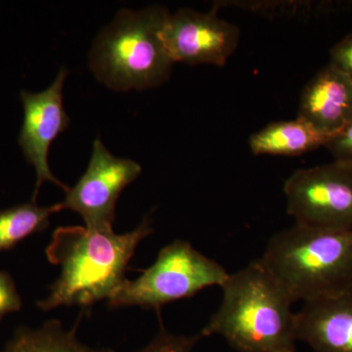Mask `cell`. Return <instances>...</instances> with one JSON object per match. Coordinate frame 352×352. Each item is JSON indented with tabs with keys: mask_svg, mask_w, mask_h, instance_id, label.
<instances>
[{
	"mask_svg": "<svg viewBox=\"0 0 352 352\" xmlns=\"http://www.w3.org/2000/svg\"><path fill=\"white\" fill-rule=\"evenodd\" d=\"M146 217L138 228L126 234L113 229L59 227L46 249L48 261L61 273L47 298L38 307L50 311L59 307H88L110 300L126 282L127 264L138 245L153 233Z\"/></svg>",
	"mask_w": 352,
	"mask_h": 352,
	"instance_id": "cell-1",
	"label": "cell"
},
{
	"mask_svg": "<svg viewBox=\"0 0 352 352\" xmlns=\"http://www.w3.org/2000/svg\"><path fill=\"white\" fill-rule=\"evenodd\" d=\"M219 309L201 337L219 335L238 352H295L296 314L283 287L261 259L229 276Z\"/></svg>",
	"mask_w": 352,
	"mask_h": 352,
	"instance_id": "cell-2",
	"label": "cell"
},
{
	"mask_svg": "<svg viewBox=\"0 0 352 352\" xmlns=\"http://www.w3.org/2000/svg\"><path fill=\"white\" fill-rule=\"evenodd\" d=\"M261 261L294 302L337 295L352 287V230L295 223L270 238Z\"/></svg>",
	"mask_w": 352,
	"mask_h": 352,
	"instance_id": "cell-3",
	"label": "cell"
},
{
	"mask_svg": "<svg viewBox=\"0 0 352 352\" xmlns=\"http://www.w3.org/2000/svg\"><path fill=\"white\" fill-rule=\"evenodd\" d=\"M168 15L163 6L120 10L90 50L89 66L97 80L116 91L150 89L166 82L175 65L162 39Z\"/></svg>",
	"mask_w": 352,
	"mask_h": 352,
	"instance_id": "cell-4",
	"label": "cell"
},
{
	"mask_svg": "<svg viewBox=\"0 0 352 352\" xmlns=\"http://www.w3.org/2000/svg\"><path fill=\"white\" fill-rule=\"evenodd\" d=\"M228 276L221 264L197 251L189 242L176 240L162 249L156 261L138 279H126L108 303L112 307L160 310L201 289L221 287Z\"/></svg>",
	"mask_w": 352,
	"mask_h": 352,
	"instance_id": "cell-5",
	"label": "cell"
},
{
	"mask_svg": "<svg viewBox=\"0 0 352 352\" xmlns=\"http://www.w3.org/2000/svg\"><path fill=\"white\" fill-rule=\"evenodd\" d=\"M287 212L296 224L352 230V168L332 163L300 168L285 182Z\"/></svg>",
	"mask_w": 352,
	"mask_h": 352,
	"instance_id": "cell-6",
	"label": "cell"
},
{
	"mask_svg": "<svg viewBox=\"0 0 352 352\" xmlns=\"http://www.w3.org/2000/svg\"><path fill=\"white\" fill-rule=\"evenodd\" d=\"M140 164L113 156L96 139L85 175L66 192L63 207L82 217L92 229H113L116 207L122 192L140 175Z\"/></svg>",
	"mask_w": 352,
	"mask_h": 352,
	"instance_id": "cell-7",
	"label": "cell"
},
{
	"mask_svg": "<svg viewBox=\"0 0 352 352\" xmlns=\"http://www.w3.org/2000/svg\"><path fill=\"white\" fill-rule=\"evenodd\" d=\"M219 12L212 7L208 12L182 8L170 13L162 39L173 63L226 66L237 50L241 32Z\"/></svg>",
	"mask_w": 352,
	"mask_h": 352,
	"instance_id": "cell-8",
	"label": "cell"
},
{
	"mask_svg": "<svg viewBox=\"0 0 352 352\" xmlns=\"http://www.w3.org/2000/svg\"><path fill=\"white\" fill-rule=\"evenodd\" d=\"M68 71L60 69L54 82L41 92L21 91L24 120L21 127L19 145L28 163L36 170V182L32 201L36 203L39 188L45 182L54 183L65 191L69 187L57 179L48 164L50 148L69 126V118L63 104V88Z\"/></svg>",
	"mask_w": 352,
	"mask_h": 352,
	"instance_id": "cell-9",
	"label": "cell"
},
{
	"mask_svg": "<svg viewBox=\"0 0 352 352\" xmlns=\"http://www.w3.org/2000/svg\"><path fill=\"white\" fill-rule=\"evenodd\" d=\"M298 119L333 136L352 120V80L332 63L307 83L298 102Z\"/></svg>",
	"mask_w": 352,
	"mask_h": 352,
	"instance_id": "cell-10",
	"label": "cell"
},
{
	"mask_svg": "<svg viewBox=\"0 0 352 352\" xmlns=\"http://www.w3.org/2000/svg\"><path fill=\"white\" fill-rule=\"evenodd\" d=\"M296 340L314 352H352V287L305 302L296 314Z\"/></svg>",
	"mask_w": 352,
	"mask_h": 352,
	"instance_id": "cell-11",
	"label": "cell"
},
{
	"mask_svg": "<svg viewBox=\"0 0 352 352\" xmlns=\"http://www.w3.org/2000/svg\"><path fill=\"white\" fill-rule=\"evenodd\" d=\"M330 136L298 119L271 122L250 138V149L256 156H302L325 147Z\"/></svg>",
	"mask_w": 352,
	"mask_h": 352,
	"instance_id": "cell-12",
	"label": "cell"
},
{
	"mask_svg": "<svg viewBox=\"0 0 352 352\" xmlns=\"http://www.w3.org/2000/svg\"><path fill=\"white\" fill-rule=\"evenodd\" d=\"M76 329L65 330L61 322L48 321L38 329L20 328L1 352H115L90 349L76 336Z\"/></svg>",
	"mask_w": 352,
	"mask_h": 352,
	"instance_id": "cell-13",
	"label": "cell"
},
{
	"mask_svg": "<svg viewBox=\"0 0 352 352\" xmlns=\"http://www.w3.org/2000/svg\"><path fill=\"white\" fill-rule=\"evenodd\" d=\"M64 210L63 204L39 207L34 201L0 210V251L11 249L50 226V217Z\"/></svg>",
	"mask_w": 352,
	"mask_h": 352,
	"instance_id": "cell-14",
	"label": "cell"
},
{
	"mask_svg": "<svg viewBox=\"0 0 352 352\" xmlns=\"http://www.w3.org/2000/svg\"><path fill=\"white\" fill-rule=\"evenodd\" d=\"M212 7L220 10L223 8L239 9L245 12L256 14L270 19H295L308 18L319 12V7L314 1H240V0H217Z\"/></svg>",
	"mask_w": 352,
	"mask_h": 352,
	"instance_id": "cell-15",
	"label": "cell"
},
{
	"mask_svg": "<svg viewBox=\"0 0 352 352\" xmlns=\"http://www.w3.org/2000/svg\"><path fill=\"white\" fill-rule=\"evenodd\" d=\"M201 338V333L191 337L175 335L162 326L156 338L140 352H192Z\"/></svg>",
	"mask_w": 352,
	"mask_h": 352,
	"instance_id": "cell-16",
	"label": "cell"
},
{
	"mask_svg": "<svg viewBox=\"0 0 352 352\" xmlns=\"http://www.w3.org/2000/svg\"><path fill=\"white\" fill-rule=\"evenodd\" d=\"M325 148L332 155L333 162L352 168V120L344 129L331 136Z\"/></svg>",
	"mask_w": 352,
	"mask_h": 352,
	"instance_id": "cell-17",
	"label": "cell"
},
{
	"mask_svg": "<svg viewBox=\"0 0 352 352\" xmlns=\"http://www.w3.org/2000/svg\"><path fill=\"white\" fill-rule=\"evenodd\" d=\"M21 307L22 300L12 278L8 273L0 271V320L6 314L18 311Z\"/></svg>",
	"mask_w": 352,
	"mask_h": 352,
	"instance_id": "cell-18",
	"label": "cell"
},
{
	"mask_svg": "<svg viewBox=\"0 0 352 352\" xmlns=\"http://www.w3.org/2000/svg\"><path fill=\"white\" fill-rule=\"evenodd\" d=\"M330 63L352 80V32L338 41L330 50Z\"/></svg>",
	"mask_w": 352,
	"mask_h": 352,
	"instance_id": "cell-19",
	"label": "cell"
}]
</instances>
